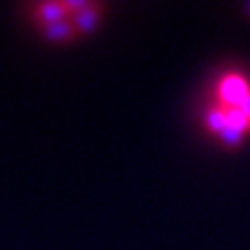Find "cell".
<instances>
[{
  "mask_svg": "<svg viewBox=\"0 0 250 250\" xmlns=\"http://www.w3.org/2000/svg\"><path fill=\"white\" fill-rule=\"evenodd\" d=\"M202 129L223 148H240L250 138V75L223 69L213 80L202 106Z\"/></svg>",
  "mask_w": 250,
  "mask_h": 250,
  "instance_id": "1",
  "label": "cell"
},
{
  "mask_svg": "<svg viewBox=\"0 0 250 250\" xmlns=\"http://www.w3.org/2000/svg\"><path fill=\"white\" fill-rule=\"evenodd\" d=\"M104 4L88 0H52L34 6V23L52 44H73L103 25Z\"/></svg>",
  "mask_w": 250,
  "mask_h": 250,
  "instance_id": "2",
  "label": "cell"
}]
</instances>
